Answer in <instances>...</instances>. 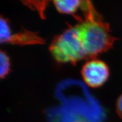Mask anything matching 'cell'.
<instances>
[{
    "label": "cell",
    "mask_w": 122,
    "mask_h": 122,
    "mask_svg": "<svg viewBox=\"0 0 122 122\" xmlns=\"http://www.w3.org/2000/svg\"><path fill=\"white\" fill-rule=\"evenodd\" d=\"M85 84L92 88H100L109 79L110 70L103 61L96 58L89 59L83 66L81 71Z\"/></svg>",
    "instance_id": "cell-3"
},
{
    "label": "cell",
    "mask_w": 122,
    "mask_h": 122,
    "mask_svg": "<svg viewBox=\"0 0 122 122\" xmlns=\"http://www.w3.org/2000/svg\"><path fill=\"white\" fill-rule=\"evenodd\" d=\"M116 111L119 117L122 119V94L117 99L116 102Z\"/></svg>",
    "instance_id": "cell-9"
},
{
    "label": "cell",
    "mask_w": 122,
    "mask_h": 122,
    "mask_svg": "<svg viewBox=\"0 0 122 122\" xmlns=\"http://www.w3.org/2000/svg\"><path fill=\"white\" fill-rule=\"evenodd\" d=\"M55 7L62 14H74L80 7L81 0H53Z\"/></svg>",
    "instance_id": "cell-5"
},
{
    "label": "cell",
    "mask_w": 122,
    "mask_h": 122,
    "mask_svg": "<svg viewBox=\"0 0 122 122\" xmlns=\"http://www.w3.org/2000/svg\"><path fill=\"white\" fill-rule=\"evenodd\" d=\"M0 62H1V70L0 76L1 79L5 78L9 74L11 69V62L9 56L5 51L1 50L0 54Z\"/></svg>",
    "instance_id": "cell-7"
},
{
    "label": "cell",
    "mask_w": 122,
    "mask_h": 122,
    "mask_svg": "<svg viewBox=\"0 0 122 122\" xmlns=\"http://www.w3.org/2000/svg\"><path fill=\"white\" fill-rule=\"evenodd\" d=\"M49 50L58 63L74 65L86 59L84 49L75 25H70L62 33L55 36Z\"/></svg>",
    "instance_id": "cell-2"
},
{
    "label": "cell",
    "mask_w": 122,
    "mask_h": 122,
    "mask_svg": "<svg viewBox=\"0 0 122 122\" xmlns=\"http://www.w3.org/2000/svg\"><path fill=\"white\" fill-rule=\"evenodd\" d=\"M83 17L75 16V26L84 49L86 59L96 58L113 47L117 39L111 35L110 27L94 6L92 0H81Z\"/></svg>",
    "instance_id": "cell-1"
},
{
    "label": "cell",
    "mask_w": 122,
    "mask_h": 122,
    "mask_svg": "<svg viewBox=\"0 0 122 122\" xmlns=\"http://www.w3.org/2000/svg\"><path fill=\"white\" fill-rule=\"evenodd\" d=\"M45 42V40L38 35L37 32L22 29L18 32L12 33L7 43L16 45H41Z\"/></svg>",
    "instance_id": "cell-4"
},
{
    "label": "cell",
    "mask_w": 122,
    "mask_h": 122,
    "mask_svg": "<svg viewBox=\"0 0 122 122\" xmlns=\"http://www.w3.org/2000/svg\"><path fill=\"white\" fill-rule=\"evenodd\" d=\"M12 32L9 21L1 16V32H0V40L1 43H7Z\"/></svg>",
    "instance_id": "cell-8"
},
{
    "label": "cell",
    "mask_w": 122,
    "mask_h": 122,
    "mask_svg": "<svg viewBox=\"0 0 122 122\" xmlns=\"http://www.w3.org/2000/svg\"><path fill=\"white\" fill-rule=\"evenodd\" d=\"M23 4L33 11H37L40 17L45 19V11L51 0H19Z\"/></svg>",
    "instance_id": "cell-6"
}]
</instances>
